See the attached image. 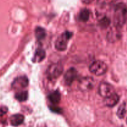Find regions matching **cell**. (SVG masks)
I'll return each mask as SVG.
<instances>
[{
  "mask_svg": "<svg viewBox=\"0 0 127 127\" xmlns=\"http://www.w3.org/2000/svg\"><path fill=\"white\" fill-rule=\"evenodd\" d=\"M127 21V5L124 3H119L115 7L114 22L115 27H122Z\"/></svg>",
  "mask_w": 127,
  "mask_h": 127,
  "instance_id": "cell-1",
  "label": "cell"
},
{
  "mask_svg": "<svg viewBox=\"0 0 127 127\" xmlns=\"http://www.w3.org/2000/svg\"><path fill=\"white\" fill-rule=\"evenodd\" d=\"M73 33L69 31H66L57 38L55 42V47L58 51L63 52L66 50L68 47V42L71 38Z\"/></svg>",
  "mask_w": 127,
  "mask_h": 127,
  "instance_id": "cell-2",
  "label": "cell"
},
{
  "mask_svg": "<svg viewBox=\"0 0 127 127\" xmlns=\"http://www.w3.org/2000/svg\"><path fill=\"white\" fill-rule=\"evenodd\" d=\"M89 71L95 75L102 76L107 71V66L104 62L97 60L89 66Z\"/></svg>",
  "mask_w": 127,
  "mask_h": 127,
  "instance_id": "cell-3",
  "label": "cell"
},
{
  "mask_svg": "<svg viewBox=\"0 0 127 127\" xmlns=\"http://www.w3.org/2000/svg\"><path fill=\"white\" fill-rule=\"evenodd\" d=\"M63 72V65L60 63H54L48 67L47 74L50 79H56L62 75Z\"/></svg>",
  "mask_w": 127,
  "mask_h": 127,
  "instance_id": "cell-4",
  "label": "cell"
},
{
  "mask_svg": "<svg viewBox=\"0 0 127 127\" xmlns=\"http://www.w3.org/2000/svg\"><path fill=\"white\" fill-rule=\"evenodd\" d=\"M99 93L102 97L107 98L115 94V92L112 85L108 83L103 82L100 83L99 86Z\"/></svg>",
  "mask_w": 127,
  "mask_h": 127,
  "instance_id": "cell-5",
  "label": "cell"
},
{
  "mask_svg": "<svg viewBox=\"0 0 127 127\" xmlns=\"http://www.w3.org/2000/svg\"><path fill=\"white\" fill-rule=\"evenodd\" d=\"M29 84V79L26 76L16 78L12 83V88L15 90H21L26 88Z\"/></svg>",
  "mask_w": 127,
  "mask_h": 127,
  "instance_id": "cell-6",
  "label": "cell"
},
{
  "mask_svg": "<svg viewBox=\"0 0 127 127\" xmlns=\"http://www.w3.org/2000/svg\"><path fill=\"white\" fill-rule=\"evenodd\" d=\"M94 86V80L91 77H85L82 78L79 83V89L83 91L91 90Z\"/></svg>",
  "mask_w": 127,
  "mask_h": 127,
  "instance_id": "cell-7",
  "label": "cell"
},
{
  "mask_svg": "<svg viewBox=\"0 0 127 127\" xmlns=\"http://www.w3.org/2000/svg\"><path fill=\"white\" fill-rule=\"evenodd\" d=\"M78 76V72L74 68H71L66 71L64 74V82L67 85H71L75 81Z\"/></svg>",
  "mask_w": 127,
  "mask_h": 127,
  "instance_id": "cell-8",
  "label": "cell"
},
{
  "mask_svg": "<svg viewBox=\"0 0 127 127\" xmlns=\"http://www.w3.org/2000/svg\"><path fill=\"white\" fill-rule=\"evenodd\" d=\"M118 29L119 28L116 27H114V28L112 27L108 32L107 38L110 42H115L120 38V33L119 32Z\"/></svg>",
  "mask_w": 127,
  "mask_h": 127,
  "instance_id": "cell-9",
  "label": "cell"
},
{
  "mask_svg": "<svg viewBox=\"0 0 127 127\" xmlns=\"http://www.w3.org/2000/svg\"><path fill=\"white\" fill-rule=\"evenodd\" d=\"M119 102V96L115 93L113 95L105 98L104 99V104L106 106L109 107H113L117 104Z\"/></svg>",
  "mask_w": 127,
  "mask_h": 127,
  "instance_id": "cell-10",
  "label": "cell"
},
{
  "mask_svg": "<svg viewBox=\"0 0 127 127\" xmlns=\"http://www.w3.org/2000/svg\"><path fill=\"white\" fill-rule=\"evenodd\" d=\"M24 120V117L21 114H15L10 118V122L12 126L17 127L21 125Z\"/></svg>",
  "mask_w": 127,
  "mask_h": 127,
  "instance_id": "cell-11",
  "label": "cell"
},
{
  "mask_svg": "<svg viewBox=\"0 0 127 127\" xmlns=\"http://www.w3.org/2000/svg\"><path fill=\"white\" fill-rule=\"evenodd\" d=\"M45 56L46 53L44 50L40 48H37L35 53L34 57H33V62H35V63L41 62L42 60H44V58H45Z\"/></svg>",
  "mask_w": 127,
  "mask_h": 127,
  "instance_id": "cell-12",
  "label": "cell"
},
{
  "mask_svg": "<svg viewBox=\"0 0 127 127\" xmlns=\"http://www.w3.org/2000/svg\"><path fill=\"white\" fill-rule=\"evenodd\" d=\"M48 99L52 104H58L61 99L60 93L58 91H55L52 92L48 95Z\"/></svg>",
  "mask_w": 127,
  "mask_h": 127,
  "instance_id": "cell-13",
  "label": "cell"
},
{
  "mask_svg": "<svg viewBox=\"0 0 127 127\" xmlns=\"http://www.w3.org/2000/svg\"><path fill=\"white\" fill-rule=\"evenodd\" d=\"M15 98L16 100L19 102L26 101L28 99V92L27 91H21L17 92L15 94Z\"/></svg>",
  "mask_w": 127,
  "mask_h": 127,
  "instance_id": "cell-14",
  "label": "cell"
},
{
  "mask_svg": "<svg viewBox=\"0 0 127 127\" xmlns=\"http://www.w3.org/2000/svg\"><path fill=\"white\" fill-rule=\"evenodd\" d=\"M90 11L88 9H83L79 14V20L82 22H86L89 20Z\"/></svg>",
  "mask_w": 127,
  "mask_h": 127,
  "instance_id": "cell-15",
  "label": "cell"
},
{
  "mask_svg": "<svg viewBox=\"0 0 127 127\" xmlns=\"http://www.w3.org/2000/svg\"><path fill=\"white\" fill-rule=\"evenodd\" d=\"M35 37L38 40H42L46 37V31L41 27H37L35 29Z\"/></svg>",
  "mask_w": 127,
  "mask_h": 127,
  "instance_id": "cell-16",
  "label": "cell"
},
{
  "mask_svg": "<svg viewBox=\"0 0 127 127\" xmlns=\"http://www.w3.org/2000/svg\"><path fill=\"white\" fill-rule=\"evenodd\" d=\"M117 113V116L120 119L124 118L125 114H126V104L125 103H123L122 105H120Z\"/></svg>",
  "mask_w": 127,
  "mask_h": 127,
  "instance_id": "cell-17",
  "label": "cell"
},
{
  "mask_svg": "<svg viewBox=\"0 0 127 127\" xmlns=\"http://www.w3.org/2000/svg\"><path fill=\"white\" fill-rule=\"evenodd\" d=\"M117 0H97V4L101 7H105L113 4Z\"/></svg>",
  "mask_w": 127,
  "mask_h": 127,
  "instance_id": "cell-18",
  "label": "cell"
},
{
  "mask_svg": "<svg viewBox=\"0 0 127 127\" xmlns=\"http://www.w3.org/2000/svg\"><path fill=\"white\" fill-rule=\"evenodd\" d=\"M110 19L107 17H106V16H104V17H103L102 18H101L99 20V24L103 28L107 27L109 26V24H110Z\"/></svg>",
  "mask_w": 127,
  "mask_h": 127,
  "instance_id": "cell-19",
  "label": "cell"
},
{
  "mask_svg": "<svg viewBox=\"0 0 127 127\" xmlns=\"http://www.w3.org/2000/svg\"><path fill=\"white\" fill-rule=\"evenodd\" d=\"M7 108L6 107H0V116L4 115L7 113Z\"/></svg>",
  "mask_w": 127,
  "mask_h": 127,
  "instance_id": "cell-20",
  "label": "cell"
},
{
  "mask_svg": "<svg viewBox=\"0 0 127 127\" xmlns=\"http://www.w3.org/2000/svg\"><path fill=\"white\" fill-rule=\"evenodd\" d=\"M38 127H46V125H45V124H42V125H38Z\"/></svg>",
  "mask_w": 127,
  "mask_h": 127,
  "instance_id": "cell-21",
  "label": "cell"
},
{
  "mask_svg": "<svg viewBox=\"0 0 127 127\" xmlns=\"http://www.w3.org/2000/svg\"></svg>",
  "mask_w": 127,
  "mask_h": 127,
  "instance_id": "cell-22",
  "label": "cell"
}]
</instances>
